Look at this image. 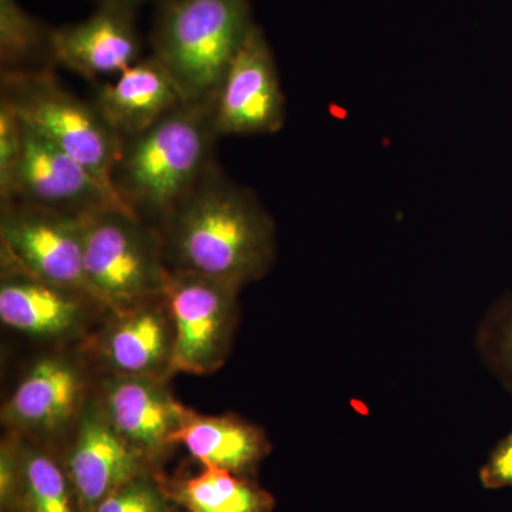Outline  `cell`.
I'll return each instance as SVG.
<instances>
[{
    "label": "cell",
    "instance_id": "6da1fadb",
    "mask_svg": "<svg viewBox=\"0 0 512 512\" xmlns=\"http://www.w3.org/2000/svg\"><path fill=\"white\" fill-rule=\"evenodd\" d=\"M165 262L242 289L275 261V222L254 191L229 180L215 163L158 227Z\"/></svg>",
    "mask_w": 512,
    "mask_h": 512
},
{
    "label": "cell",
    "instance_id": "7a4b0ae2",
    "mask_svg": "<svg viewBox=\"0 0 512 512\" xmlns=\"http://www.w3.org/2000/svg\"><path fill=\"white\" fill-rule=\"evenodd\" d=\"M211 104L183 103L154 126L123 138L110 183L121 204L160 227L217 163Z\"/></svg>",
    "mask_w": 512,
    "mask_h": 512
},
{
    "label": "cell",
    "instance_id": "3957f363",
    "mask_svg": "<svg viewBox=\"0 0 512 512\" xmlns=\"http://www.w3.org/2000/svg\"><path fill=\"white\" fill-rule=\"evenodd\" d=\"M255 25L251 0H165L156 6L151 55L171 74L185 103L212 104Z\"/></svg>",
    "mask_w": 512,
    "mask_h": 512
},
{
    "label": "cell",
    "instance_id": "277c9868",
    "mask_svg": "<svg viewBox=\"0 0 512 512\" xmlns=\"http://www.w3.org/2000/svg\"><path fill=\"white\" fill-rule=\"evenodd\" d=\"M83 269L93 298L107 312L160 298L170 274L158 228L124 207L84 215Z\"/></svg>",
    "mask_w": 512,
    "mask_h": 512
},
{
    "label": "cell",
    "instance_id": "5b68a950",
    "mask_svg": "<svg viewBox=\"0 0 512 512\" xmlns=\"http://www.w3.org/2000/svg\"><path fill=\"white\" fill-rule=\"evenodd\" d=\"M0 101L113 191L110 175L123 138L111 130L93 101L64 89L55 70L0 72Z\"/></svg>",
    "mask_w": 512,
    "mask_h": 512
},
{
    "label": "cell",
    "instance_id": "8992f818",
    "mask_svg": "<svg viewBox=\"0 0 512 512\" xmlns=\"http://www.w3.org/2000/svg\"><path fill=\"white\" fill-rule=\"evenodd\" d=\"M237 286L170 269L163 298L173 318V372L205 376L227 362L238 318Z\"/></svg>",
    "mask_w": 512,
    "mask_h": 512
},
{
    "label": "cell",
    "instance_id": "52a82bcc",
    "mask_svg": "<svg viewBox=\"0 0 512 512\" xmlns=\"http://www.w3.org/2000/svg\"><path fill=\"white\" fill-rule=\"evenodd\" d=\"M0 264L92 296L83 269V217L20 200L0 202Z\"/></svg>",
    "mask_w": 512,
    "mask_h": 512
},
{
    "label": "cell",
    "instance_id": "ba28073f",
    "mask_svg": "<svg viewBox=\"0 0 512 512\" xmlns=\"http://www.w3.org/2000/svg\"><path fill=\"white\" fill-rule=\"evenodd\" d=\"M211 113L218 138L266 136L285 126L286 97L278 64L258 23L222 77Z\"/></svg>",
    "mask_w": 512,
    "mask_h": 512
},
{
    "label": "cell",
    "instance_id": "9c48e42d",
    "mask_svg": "<svg viewBox=\"0 0 512 512\" xmlns=\"http://www.w3.org/2000/svg\"><path fill=\"white\" fill-rule=\"evenodd\" d=\"M22 127V156L9 200L76 217L101 208L124 207L92 171L26 124Z\"/></svg>",
    "mask_w": 512,
    "mask_h": 512
},
{
    "label": "cell",
    "instance_id": "30bf717a",
    "mask_svg": "<svg viewBox=\"0 0 512 512\" xmlns=\"http://www.w3.org/2000/svg\"><path fill=\"white\" fill-rule=\"evenodd\" d=\"M146 458L114 430L99 404L83 407L66 458L80 512H94L107 497L147 474Z\"/></svg>",
    "mask_w": 512,
    "mask_h": 512
},
{
    "label": "cell",
    "instance_id": "8fae6325",
    "mask_svg": "<svg viewBox=\"0 0 512 512\" xmlns=\"http://www.w3.org/2000/svg\"><path fill=\"white\" fill-rule=\"evenodd\" d=\"M109 315L93 342L109 375L167 382L174 375L175 330L163 296Z\"/></svg>",
    "mask_w": 512,
    "mask_h": 512
},
{
    "label": "cell",
    "instance_id": "7c38bea8",
    "mask_svg": "<svg viewBox=\"0 0 512 512\" xmlns=\"http://www.w3.org/2000/svg\"><path fill=\"white\" fill-rule=\"evenodd\" d=\"M97 400L114 430L147 461L164 456L187 407L177 402L164 380L107 375Z\"/></svg>",
    "mask_w": 512,
    "mask_h": 512
},
{
    "label": "cell",
    "instance_id": "4fadbf2b",
    "mask_svg": "<svg viewBox=\"0 0 512 512\" xmlns=\"http://www.w3.org/2000/svg\"><path fill=\"white\" fill-rule=\"evenodd\" d=\"M136 12L119 5H96L86 19L55 28L56 66L87 80L117 76L133 66L143 59L144 47Z\"/></svg>",
    "mask_w": 512,
    "mask_h": 512
},
{
    "label": "cell",
    "instance_id": "5bb4252c",
    "mask_svg": "<svg viewBox=\"0 0 512 512\" xmlns=\"http://www.w3.org/2000/svg\"><path fill=\"white\" fill-rule=\"evenodd\" d=\"M84 387L83 372L69 357H43L3 406V424L30 436H55L79 419Z\"/></svg>",
    "mask_w": 512,
    "mask_h": 512
},
{
    "label": "cell",
    "instance_id": "9a60e30c",
    "mask_svg": "<svg viewBox=\"0 0 512 512\" xmlns=\"http://www.w3.org/2000/svg\"><path fill=\"white\" fill-rule=\"evenodd\" d=\"M0 265V320L23 335L72 338L82 330L90 309H104L87 293L47 284L16 266Z\"/></svg>",
    "mask_w": 512,
    "mask_h": 512
},
{
    "label": "cell",
    "instance_id": "2e32d148",
    "mask_svg": "<svg viewBox=\"0 0 512 512\" xmlns=\"http://www.w3.org/2000/svg\"><path fill=\"white\" fill-rule=\"evenodd\" d=\"M92 101L121 138L147 130L185 103L173 77L153 55L117 74L113 82L101 83Z\"/></svg>",
    "mask_w": 512,
    "mask_h": 512
},
{
    "label": "cell",
    "instance_id": "e0dca14e",
    "mask_svg": "<svg viewBox=\"0 0 512 512\" xmlns=\"http://www.w3.org/2000/svg\"><path fill=\"white\" fill-rule=\"evenodd\" d=\"M174 444H183L202 466L239 473L254 467L269 453L266 434L237 416H204L185 409Z\"/></svg>",
    "mask_w": 512,
    "mask_h": 512
},
{
    "label": "cell",
    "instance_id": "ac0fdd59",
    "mask_svg": "<svg viewBox=\"0 0 512 512\" xmlns=\"http://www.w3.org/2000/svg\"><path fill=\"white\" fill-rule=\"evenodd\" d=\"M165 490V488H164ZM188 512H271L274 498L251 481L220 467L204 466L165 491Z\"/></svg>",
    "mask_w": 512,
    "mask_h": 512
},
{
    "label": "cell",
    "instance_id": "d6986e66",
    "mask_svg": "<svg viewBox=\"0 0 512 512\" xmlns=\"http://www.w3.org/2000/svg\"><path fill=\"white\" fill-rule=\"evenodd\" d=\"M53 32L19 0H0V72L55 70Z\"/></svg>",
    "mask_w": 512,
    "mask_h": 512
},
{
    "label": "cell",
    "instance_id": "ffe728a7",
    "mask_svg": "<svg viewBox=\"0 0 512 512\" xmlns=\"http://www.w3.org/2000/svg\"><path fill=\"white\" fill-rule=\"evenodd\" d=\"M19 512H80L66 468L25 441H20Z\"/></svg>",
    "mask_w": 512,
    "mask_h": 512
},
{
    "label": "cell",
    "instance_id": "44dd1931",
    "mask_svg": "<svg viewBox=\"0 0 512 512\" xmlns=\"http://www.w3.org/2000/svg\"><path fill=\"white\" fill-rule=\"evenodd\" d=\"M484 346L495 372L512 392V295L491 313L484 330Z\"/></svg>",
    "mask_w": 512,
    "mask_h": 512
},
{
    "label": "cell",
    "instance_id": "7402d4cb",
    "mask_svg": "<svg viewBox=\"0 0 512 512\" xmlns=\"http://www.w3.org/2000/svg\"><path fill=\"white\" fill-rule=\"evenodd\" d=\"M167 493L147 474L107 497L94 512H171Z\"/></svg>",
    "mask_w": 512,
    "mask_h": 512
},
{
    "label": "cell",
    "instance_id": "603a6c76",
    "mask_svg": "<svg viewBox=\"0 0 512 512\" xmlns=\"http://www.w3.org/2000/svg\"><path fill=\"white\" fill-rule=\"evenodd\" d=\"M22 121L8 104L0 101V201L9 200L22 156Z\"/></svg>",
    "mask_w": 512,
    "mask_h": 512
},
{
    "label": "cell",
    "instance_id": "cb8c5ba5",
    "mask_svg": "<svg viewBox=\"0 0 512 512\" xmlns=\"http://www.w3.org/2000/svg\"><path fill=\"white\" fill-rule=\"evenodd\" d=\"M0 503L6 512L20 511V440L8 437L0 448ZM5 512V511H3Z\"/></svg>",
    "mask_w": 512,
    "mask_h": 512
},
{
    "label": "cell",
    "instance_id": "d4e9b609",
    "mask_svg": "<svg viewBox=\"0 0 512 512\" xmlns=\"http://www.w3.org/2000/svg\"><path fill=\"white\" fill-rule=\"evenodd\" d=\"M480 478L488 490L512 488V430L494 448L487 463L481 468Z\"/></svg>",
    "mask_w": 512,
    "mask_h": 512
},
{
    "label": "cell",
    "instance_id": "484cf974",
    "mask_svg": "<svg viewBox=\"0 0 512 512\" xmlns=\"http://www.w3.org/2000/svg\"><path fill=\"white\" fill-rule=\"evenodd\" d=\"M163 2L165 0H94L96 5H119L134 10H137L140 6L147 5V3H153L154 6H157Z\"/></svg>",
    "mask_w": 512,
    "mask_h": 512
}]
</instances>
